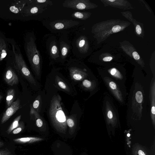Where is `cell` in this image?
<instances>
[{"instance_id": "cell-16", "label": "cell", "mask_w": 155, "mask_h": 155, "mask_svg": "<svg viewBox=\"0 0 155 155\" xmlns=\"http://www.w3.org/2000/svg\"><path fill=\"white\" fill-rule=\"evenodd\" d=\"M15 92L13 89L8 90L6 97V103L7 107H8L13 102L15 97Z\"/></svg>"}, {"instance_id": "cell-36", "label": "cell", "mask_w": 155, "mask_h": 155, "mask_svg": "<svg viewBox=\"0 0 155 155\" xmlns=\"http://www.w3.org/2000/svg\"><path fill=\"white\" fill-rule=\"evenodd\" d=\"M2 96L1 95H0V101L2 99Z\"/></svg>"}, {"instance_id": "cell-19", "label": "cell", "mask_w": 155, "mask_h": 155, "mask_svg": "<svg viewBox=\"0 0 155 155\" xmlns=\"http://www.w3.org/2000/svg\"><path fill=\"white\" fill-rule=\"evenodd\" d=\"M56 82L58 86L64 91H68L69 88L67 84L64 81L60 79V78L57 77L55 79Z\"/></svg>"}, {"instance_id": "cell-15", "label": "cell", "mask_w": 155, "mask_h": 155, "mask_svg": "<svg viewBox=\"0 0 155 155\" xmlns=\"http://www.w3.org/2000/svg\"><path fill=\"white\" fill-rule=\"evenodd\" d=\"M69 46L64 41H62L60 43V49L61 56L62 59L66 57L70 50Z\"/></svg>"}, {"instance_id": "cell-35", "label": "cell", "mask_w": 155, "mask_h": 155, "mask_svg": "<svg viewBox=\"0 0 155 155\" xmlns=\"http://www.w3.org/2000/svg\"><path fill=\"white\" fill-rule=\"evenodd\" d=\"M138 154L139 155H145L144 153L140 150L138 151Z\"/></svg>"}, {"instance_id": "cell-25", "label": "cell", "mask_w": 155, "mask_h": 155, "mask_svg": "<svg viewBox=\"0 0 155 155\" xmlns=\"http://www.w3.org/2000/svg\"><path fill=\"white\" fill-rule=\"evenodd\" d=\"M121 29V27L120 25H116L113 27L112 30L113 32L117 33L120 31Z\"/></svg>"}, {"instance_id": "cell-21", "label": "cell", "mask_w": 155, "mask_h": 155, "mask_svg": "<svg viewBox=\"0 0 155 155\" xmlns=\"http://www.w3.org/2000/svg\"><path fill=\"white\" fill-rule=\"evenodd\" d=\"M135 98L136 101L139 103H140L143 101V94L141 91H138L136 92L135 94Z\"/></svg>"}, {"instance_id": "cell-9", "label": "cell", "mask_w": 155, "mask_h": 155, "mask_svg": "<svg viewBox=\"0 0 155 155\" xmlns=\"http://www.w3.org/2000/svg\"><path fill=\"white\" fill-rule=\"evenodd\" d=\"M71 78L75 81H80L84 78V73L80 68L71 67L69 68Z\"/></svg>"}, {"instance_id": "cell-10", "label": "cell", "mask_w": 155, "mask_h": 155, "mask_svg": "<svg viewBox=\"0 0 155 155\" xmlns=\"http://www.w3.org/2000/svg\"><path fill=\"white\" fill-rule=\"evenodd\" d=\"M76 47L81 53H84L87 50V43L85 38L84 36L79 37L76 41Z\"/></svg>"}, {"instance_id": "cell-2", "label": "cell", "mask_w": 155, "mask_h": 155, "mask_svg": "<svg viewBox=\"0 0 155 155\" xmlns=\"http://www.w3.org/2000/svg\"><path fill=\"white\" fill-rule=\"evenodd\" d=\"M59 95H54L51 101L49 111L50 119L55 127L60 130L66 127V117L61 106Z\"/></svg>"}, {"instance_id": "cell-4", "label": "cell", "mask_w": 155, "mask_h": 155, "mask_svg": "<svg viewBox=\"0 0 155 155\" xmlns=\"http://www.w3.org/2000/svg\"><path fill=\"white\" fill-rule=\"evenodd\" d=\"M62 5L64 7L79 10L89 9L92 7L91 3L86 0H66Z\"/></svg>"}, {"instance_id": "cell-27", "label": "cell", "mask_w": 155, "mask_h": 155, "mask_svg": "<svg viewBox=\"0 0 155 155\" xmlns=\"http://www.w3.org/2000/svg\"><path fill=\"white\" fill-rule=\"evenodd\" d=\"M0 155H12L9 151L5 150H0Z\"/></svg>"}, {"instance_id": "cell-18", "label": "cell", "mask_w": 155, "mask_h": 155, "mask_svg": "<svg viewBox=\"0 0 155 155\" xmlns=\"http://www.w3.org/2000/svg\"><path fill=\"white\" fill-rule=\"evenodd\" d=\"M89 15V14L87 12H75L72 14L71 16L76 19L84 20L88 18Z\"/></svg>"}, {"instance_id": "cell-37", "label": "cell", "mask_w": 155, "mask_h": 155, "mask_svg": "<svg viewBox=\"0 0 155 155\" xmlns=\"http://www.w3.org/2000/svg\"><path fill=\"white\" fill-rule=\"evenodd\" d=\"M130 134H127V136L128 137H130Z\"/></svg>"}, {"instance_id": "cell-14", "label": "cell", "mask_w": 155, "mask_h": 155, "mask_svg": "<svg viewBox=\"0 0 155 155\" xmlns=\"http://www.w3.org/2000/svg\"><path fill=\"white\" fill-rule=\"evenodd\" d=\"M27 3L28 5H37L45 7L53 5L52 1L49 0H31L28 1Z\"/></svg>"}, {"instance_id": "cell-34", "label": "cell", "mask_w": 155, "mask_h": 155, "mask_svg": "<svg viewBox=\"0 0 155 155\" xmlns=\"http://www.w3.org/2000/svg\"><path fill=\"white\" fill-rule=\"evenodd\" d=\"M151 111L152 114L153 115L155 114V107L154 106H153L151 108Z\"/></svg>"}, {"instance_id": "cell-13", "label": "cell", "mask_w": 155, "mask_h": 155, "mask_svg": "<svg viewBox=\"0 0 155 155\" xmlns=\"http://www.w3.org/2000/svg\"><path fill=\"white\" fill-rule=\"evenodd\" d=\"M43 140L41 138L37 137H27L16 138L14 140V141L17 143H31L40 141Z\"/></svg>"}, {"instance_id": "cell-26", "label": "cell", "mask_w": 155, "mask_h": 155, "mask_svg": "<svg viewBox=\"0 0 155 155\" xmlns=\"http://www.w3.org/2000/svg\"><path fill=\"white\" fill-rule=\"evenodd\" d=\"M9 9L10 11L15 13H18L19 12L18 8L15 6H12L10 7Z\"/></svg>"}, {"instance_id": "cell-20", "label": "cell", "mask_w": 155, "mask_h": 155, "mask_svg": "<svg viewBox=\"0 0 155 155\" xmlns=\"http://www.w3.org/2000/svg\"><path fill=\"white\" fill-rule=\"evenodd\" d=\"M21 115L17 116L14 120L8 129V131L10 132L14 129L17 127L19 124V122L21 119Z\"/></svg>"}, {"instance_id": "cell-28", "label": "cell", "mask_w": 155, "mask_h": 155, "mask_svg": "<svg viewBox=\"0 0 155 155\" xmlns=\"http://www.w3.org/2000/svg\"><path fill=\"white\" fill-rule=\"evenodd\" d=\"M109 86L113 90H116L117 88V85L113 81H110L109 83Z\"/></svg>"}, {"instance_id": "cell-11", "label": "cell", "mask_w": 155, "mask_h": 155, "mask_svg": "<svg viewBox=\"0 0 155 155\" xmlns=\"http://www.w3.org/2000/svg\"><path fill=\"white\" fill-rule=\"evenodd\" d=\"M8 48L5 40L0 36V61L7 56L8 52Z\"/></svg>"}, {"instance_id": "cell-1", "label": "cell", "mask_w": 155, "mask_h": 155, "mask_svg": "<svg viewBox=\"0 0 155 155\" xmlns=\"http://www.w3.org/2000/svg\"><path fill=\"white\" fill-rule=\"evenodd\" d=\"M25 50L31 67L36 75L40 76L41 70V57L36 47L35 39L30 36L25 38Z\"/></svg>"}, {"instance_id": "cell-29", "label": "cell", "mask_w": 155, "mask_h": 155, "mask_svg": "<svg viewBox=\"0 0 155 155\" xmlns=\"http://www.w3.org/2000/svg\"><path fill=\"white\" fill-rule=\"evenodd\" d=\"M132 55L135 60H138L140 58L139 55L136 51H134L132 53Z\"/></svg>"}, {"instance_id": "cell-3", "label": "cell", "mask_w": 155, "mask_h": 155, "mask_svg": "<svg viewBox=\"0 0 155 155\" xmlns=\"http://www.w3.org/2000/svg\"><path fill=\"white\" fill-rule=\"evenodd\" d=\"M8 40L12 45L14 61L16 68L30 83L36 85V82L26 65L19 47L12 39Z\"/></svg>"}, {"instance_id": "cell-7", "label": "cell", "mask_w": 155, "mask_h": 155, "mask_svg": "<svg viewBox=\"0 0 155 155\" xmlns=\"http://www.w3.org/2000/svg\"><path fill=\"white\" fill-rule=\"evenodd\" d=\"M46 8L39 5H28V6L25 8L23 12L26 16L35 15L42 13Z\"/></svg>"}, {"instance_id": "cell-33", "label": "cell", "mask_w": 155, "mask_h": 155, "mask_svg": "<svg viewBox=\"0 0 155 155\" xmlns=\"http://www.w3.org/2000/svg\"><path fill=\"white\" fill-rule=\"evenodd\" d=\"M113 58L111 57H106L103 58V60L104 61H109L112 60Z\"/></svg>"}, {"instance_id": "cell-24", "label": "cell", "mask_w": 155, "mask_h": 155, "mask_svg": "<svg viewBox=\"0 0 155 155\" xmlns=\"http://www.w3.org/2000/svg\"><path fill=\"white\" fill-rule=\"evenodd\" d=\"M40 98H37L34 102L33 105L32 107H31L34 110H35V109H37L40 104Z\"/></svg>"}, {"instance_id": "cell-30", "label": "cell", "mask_w": 155, "mask_h": 155, "mask_svg": "<svg viewBox=\"0 0 155 155\" xmlns=\"http://www.w3.org/2000/svg\"><path fill=\"white\" fill-rule=\"evenodd\" d=\"M22 130V128L21 127H18L14 129L12 131L14 134H16L20 132Z\"/></svg>"}, {"instance_id": "cell-31", "label": "cell", "mask_w": 155, "mask_h": 155, "mask_svg": "<svg viewBox=\"0 0 155 155\" xmlns=\"http://www.w3.org/2000/svg\"><path fill=\"white\" fill-rule=\"evenodd\" d=\"M136 31L138 34H140L141 33L142 29L140 26L139 25H137L136 28Z\"/></svg>"}, {"instance_id": "cell-6", "label": "cell", "mask_w": 155, "mask_h": 155, "mask_svg": "<svg viewBox=\"0 0 155 155\" xmlns=\"http://www.w3.org/2000/svg\"><path fill=\"white\" fill-rule=\"evenodd\" d=\"M20 108V101L18 98L12 104L3 114L1 119L2 124L7 121Z\"/></svg>"}, {"instance_id": "cell-32", "label": "cell", "mask_w": 155, "mask_h": 155, "mask_svg": "<svg viewBox=\"0 0 155 155\" xmlns=\"http://www.w3.org/2000/svg\"><path fill=\"white\" fill-rule=\"evenodd\" d=\"M107 116L108 118L109 119H111L113 117V114L111 110H109L107 113Z\"/></svg>"}, {"instance_id": "cell-38", "label": "cell", "mask_w": 155, "mask_h": 155, "mask_svg": "<svg viewBox=\"0 0 155 155\" xmlns=\"http://www.w3.org/2000/svg\"><path fill=\"white\" fill-rule=\"evenodd\" d=\"M0 56H1V54H0Z\"/></svg>"}, {"instance_id": "cell-23", "label": "cell", "mask_w": 155, "mask_h": 155, "mask_svg": "<svg viewBox=\"0 0 155 155\" xmlns=\"http://www.w3.org/2000/svg\"><path fill=\"white\" fill-rule=\"evenodd\" d=\"M82 85L83 86L86 88H89L91 86V83L89 80L84 79L82 82Z\"/></svg>"}, {"instance_id": "cell-22", "label": "cell", "mask_w": 155, "mask_h": 155, "mask_svg": "<svg viewBox=\"0 0 155 155\" xmlns=\"http://www.w3.org/2000/svg\"><path fill=\"white\" fill-rule=\"evenodd\" d=\"M110 73L112 75L114 76L117 78H121L120 75V73L119 72H117V70L115 68L112 69L110 71Z\"/></svg>"}, {"instance_id": "cell-5", "label": "cell", "mask_w": 155, "mask_h": 155, "mask_svg": "<svg viewBox=\"0 0 155 155\" xmlns=\"http://www.w3.org/2000/svg\"><path fill=\"white\" fill-rule=\"evenodd\" d=\"M79 23L78 21L71 19H63L53 21L50 23L49 25L53 29L60 30L72 27L78 25Z\"/></svg>"}, {"instance_id": "cell-12", "label": "cell", "mask_w": 155, "mask_h": 155, "mask_svg": "<svg viewBox=\"0 0 155 155\" xmlns=\"http://www.w3.org/2000/svg\"><path fill=\"white\" fill-rule=\"evenodd\" d=\"M49 51L50 57L52 59H55L59 57V51L55 41H54L51 42Z\"/></svg>"}, {"instance_id": "cell-8", "label": "cell", "mask_w": 155, "mask_h": 155, "mask_svg": "<svg viewBox=\"0 0 155 155\" xmlns=\"http://www.w3.org/2000/svg\"><path fill=\"white\" fill-rule=\"evenodd\" d=\"M4 79L7 84L11 86L17 84L18 82V76L10 67L6 70L4 75Z\"/></svg>"}, {"instance_id": "cell-17", "label": "cell", "mask_w": 155, "mask_h": 155, "mask_svg": "<svg viewBox=\"0 0 155 155\" xmlns=\"http://www.w3.org/2000/svg\"><path fill=\"white\" fill-rule=\"evenodd\" d=\"M30 114H31L33 115L35 117L37 126L39 127H41L43 124V121L42 118L38 112L31 107L30 110Z\"/></svg>"}]
</instances>
